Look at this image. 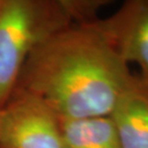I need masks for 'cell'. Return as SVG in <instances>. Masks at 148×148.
Segmentation results:
<instances>
[{"mask_svg":"<svg viewBox=\"0 0 148 148\" xmlns=\"http://www.w3.org/2000/svg\"><path fill=\"white\" fill-rule=\"evenodd\" d=\"M132 74L93 22L71 24L31 53L14 90L40 100L61 119L108 116Z\"/></svg>","mask_w":148,"mask_h":148,"instance_id":"6da1fadb","label":"cell"},{"mask_svg":"<svg viewBox=\"0 0 148 148\" xmlns=\"http://www.w3.org/2000/svg\"><path fill=\"white\" fill-rule=\"evenodd\" d=\"M71 24L62 0H4L0 13V109L13 94L31 53Z\"/></svg>","mask_w":148,"mask_h":148,"instance_id":"7a4b0ae2","label":"cell"},{"mask_svg":"<svg viewBox=\"0 0 148 148\" xmlns=\"http://www.w3.org/2000/svg\"><path fill=\"white\" fill-rule=\"evenodd\" d=\"M0 148H64L60 119L40 100L14 90L0 109Z\"/></svg>","mask_w":148,"mask_h":148,"instance_id":"3957f363","label":"cell"},{"mask_svg":"<svg viewBox=\"0 0 148 148\" xmlns=\"http://www.w3.org/2000/svg\"><path fill=\"white\" fill-rule=\"evenodd\" d=\"M94 26L106 37L127 64H137L148 78V0H128Z\"/></svg>","mask_w":148,"mask_h":148,"instance_id":"277c9868","label":"cell"},{"mask_svg":"<svg viewBox=\"0 0 148 148\" xmlns=\"http://www.w3.org/2000/svg\"><path fill=\"white\" fill-rule=\"evenodd\" d=\"M109 116L122 148H148V78L132 74Z\"/></svg>","mask_w":148,"mask_h":148,"instance_id":"5b68a950","label":"cell"},{"mask_svg":"<svg viewBox=\"0 0 148 148\" xmlns=\"http://www.w3.org/2000/svg\"><path fill=\"white\" fill-rule=\"evenodd\" d=\"M59 119L64 148H122L109 115Z\"/></svg>","mask_w":148,"mask_h":148,"instance_id":"8992f818","label":"cell"},{"mask_svg":"<svg viewBox=\"0 0 148 148\" xmlns=\"http://www.w3.org/2000/svg\"><path fill=\"white\" fill-rule=\"evenodd\" d=\"M73 24H87L96 20L97 13L103 6L107 5L105 0H62Z\"/></svg>","mask_w":148,"mask_h":148,"instance_id":"52a82bcc","label":"cell"},{"mask_svg":"<svg viewBox=\"0 0 148 148\" xmlns=\"http://www.w3.org/2000/svg\"><path fill=\"white\" fill-rule=\"evenodd\" d=\"M3 2H4V0H0V13H1V10H2Z\"/></svg>","mask_w":148,"mask_h":148,"instance_id":"ba28073f","label":"cell"}]
</instances>
